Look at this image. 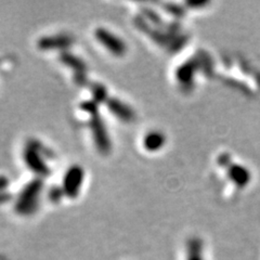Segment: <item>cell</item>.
Wrapping results in <instances>:
<instances>
[{"mask_svg": "<svg viewBox=\"0 0 260 260\" xmlns=\"http://www.w3.org/2000/svg\"><path fill=\"white\" fill-rule=\"evenodd\" d=\"M210 166L215 190L220 200H241L256 183L254 166L230 148L217 149L211 157Z\"/></svg>", "mask_w": 260, "mask_h": 260, "instance_id": "cell-1", "label": "cell"}, {"mask_svg": "<svg viewBox=\"0 0 260 260\" xmlns=\"http://www.w3.org/2000/svg\"><path fill=\"white\" fill-rule=\"evenodd\" d=\"M217 79L242 96L253 99L260 94V61L245 52L218 55Z\"/></svg>", "mask_w": 260, "mask_h": 260, "instance_id": "cell-2", "label": "cell"}, {"mask_svg": "<svg viewBox=\"0 0 260 260\" xmlns=\"http://www.w3.org/2000/svg\"><path fill=\"white\" fill-rule=\"evenodd\" d=\"M218 55L205 49H198L189 59L177 68L175 78L183 92H192L198 85V75L205 81L217 78Z\"/></svg>", "mask_w": 260, "mask_h": 260, "instance_id": "cell-3", "label": "cell"}, {"mask_svg": "<svg viewBox=\"0 0 260 260\" xmlns=\"http://www.w3.org/2000/svg\"><path fill=\"white\" fill-rule=\"evenodd\" d=\"M43 189L40 179L30 181L20 193L15 203V211L21 216H29L34 214L39 205V194Z\"/></svg>", "mask_w": 260, "mask_h": 260, "instance_id": "cell-4", "label": "cell"}, {"mask_svg": "<svg viewBox=\"0 0 260 260\" xmlns=\"http://www.w3.org/2000/svg\"><path fill=\"white\" fill-rule=\"evenodd\" d=\"M94 36L98 42L107 49V50H109L113 55L123 56L126 53L127 47L125 43L116 35H114L110 30L99 27L94 31Z\"/></svg>", "mask_w": 260, "mask_h": 260, "instance_id": "cell-5", "label": "cell"}, {"mask_svg": "<svg viewBox=\"0 0 260 260\" xmlns=\"http://www.w3.org/2000/svg\"><path fill=\"white\" fill-rule=\"evenodd\" d=\"M90 115V128L96 148L101 153H108L111 150V141L107 128L98 114V111L91 113Z\"/></svg>", "mask_w": 260, "mask_h": 260, "instance_id": "cell-6", "label": "cell"}, {"mask_svg": "<svg viewBox=\"0 0 260 260\" xmlns=\"http://www.w3.org/2000/svg\"><path fill=\"white\" fill-rule=\"evenodd\" d=\"M84 181V170L80 166H72L63 179L62 190L67 197L75 199Z\"/></svg>", "mask_w": 260, "mask_h": 260, "instance_id": "cell-7", "label": "cell"}, {"mask_svg": "<svg viewBox=\"0 0 260 260\" xmlns=\"http://www.w3.org/2000/svg\"><path fill=\"white\" fill-rule=\"evenodd\" d=\"M42 155L43 154L29 143L23 152V158L27 167L40 177H48L50 175V169L46 165V161Z\"/></svg>", "mask_w": 260, "mask_h": 260, "instance_id": "cell-8", "label": "cell"}, {"mask_svg": "<svg viewBox=\"0 0 260 260\" xmlns=\"http://www.w3.org/2000/svg\"><path fill=\"white\" fill-rule=\"evenodd\" d=\"M74 43V38L69 35H58V36H48L39 39L38 47L42 50H54V49H67Z\"/></svg>", "mask_w": 260, "mask_h": 260, "instance_id": "cell-9", "label": "cell"}, {"mask_svg": "<svg viewBox=\"0 0 260 260\" xmlns=\"http://www.w3.org/2000/svg\"><path fill=\"white\" fill-rule=\"evenodd\" d=\"M108 109L113 115H115L118 119L125 121V123H132L136 118L134 110L118 99L108 100Z\"/></svg>", "mask_w": 260, "mask_h": 260, "instance_id": "cell-10", "label": "cell"}, {"mask_svg": "<svg viewBox=\"0 0 260 260\" xmlns=\"http://www.w3.org/2000/svg\"><path fill=\"white\" fill-rule=\"evenodd\" d=\"M166 144V136L161 132H151L144 137L143 145L150 152L159 151Z\"/></svg>", "mask_w": 260, "mask_h": 260, "instance_id": "cell-11", "label": "cell"}, {"mask_svg": "<svg viewBox=\"0 0 260 260\" xmlns=\"http://www.w3.org/2000/svg\"><path fill=\"white\" fill-rule=\"evenodd\" d=\"M61 61L65 65H68V67L74 69V71L76 72L75 79L77 80V83L81 84V79H85L83 78V76H81V73H84L86 71V64L79 58H77V56L67 52L61 54Z\"/></svg>", "mask_w": 260, "mask_h": 260, "instance_id": "cell-12", "label": "cell"}, {"mask_svg": "<svg viewBox=\"0 0 260 260\" xmlns=\"http://www.w3.org/2000/svg\"><path fill=\"white\" fill-rule=\"evenodd\" d=\"M186 260H204L203 243L199 239H191L186 244Z\"/></svg>", "mask_w": 260, "mask_h": 260, "instance_id": "cell-13", "label": "cell"}, {"mask_svg": "<svg viewBox=\"0 0 260 260\" xmlns=\"http://www.w3.org/2000/svg\"><path fill=\"white\" fill-rule=\"evenodd\" d=\"M92 95L94 98V101L96 104L99 102H102L107 99V95H108L107 89H105L102 85L95 84L92 87Z\"/></svg>", "mask_w": 260, "mask_h": 260, "instance_id": "cell-14", "label": "cell"}, {"mask_svg": "<svg viewBox=\"0 0 260 260\" xmlns=\"http://www.w3.org/2000/svg\"><path fill=\"white\" fill-rule=\"evenodd\" d=\"M63 194H64V192L62 189L54 188V189H51L50 191H49V199H50L51 202L56 203L61 200Z\"/></svg>", "mask_w": 260, "mask_h": 260, "instance_id": "cell-15", "label": "cell"}, {"mask_svg": "<svg viewBox=\"0 0 260 260\" xmlns=\"http://www.w3.org/2000/svg\"><path fill=\"white\" fill-rule=\"evenodd\" d=\"M8 185H9V180H8V178L5 176H0V192L6 191Z\"/></svg>", "mask_w": 260, "mask_h": 260, "instance_id": "cell-16", "label": "cell"}, {"mask_svg": "<svg viewBox=\"0 0 260 260\" xmlns=\"http://www.w3.org/2000/svg\"><path fill=\"white\" fill-rule=\"evenodd\" d=\"M11 194L8 193L6 191L4 192H0V204H5V203H7L8 201L11 200Z\"/></svg>", "mask_w": 260, "mask_h": 260, "instance_id": "cell-17", "label": "cell"}]
</instances>
